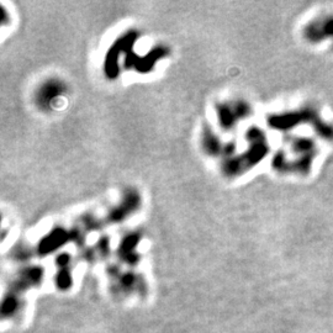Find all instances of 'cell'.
Segmentation results:
<instances>
[{"label":"cell","instance_id":"6da1fadb","mask_svg":"<svg viewBox=\"0 0 333 333\" xmlns=\"http://www.w3.org/2000/svg\"><path fill=\"white\" fill-rule=\"evenodd\" d=\"M140 37V34L137 31L131 30L127 31L126 34L117 39L114 42L113 46L109 48L108 53L105 56L104 61V73L106 78L110 80H115L117 78V76L120 74V67H119V57L121 54H127L131 51H134V45L136 44L137 39Z\"/></svg>","mask_w":333,"mask_h":333},{"label":"cell","instance_id":"7a4b0ae2","mask_svg":"<svg viewBox=\"0 0 333 333\" xmlns=\"http://www.w3.org/2000/svg\"><path fill=\"white\" fill-rule=\"evenodd\" d=\"M65 93H67V85L62 80L50 78L41 83L36 89L34 94V102L39 110L50 113Z\"/></svg>","mask_w":333,"mask_h":333},{"label":"cell","instance_id":"3957f363","mask_svg":"<svg viewBox=\"0 0 333 333\" xmlns=\"http://www.w3.org/2000/svg\"><path fill=\"white\" fill-rule=\"evenodd\" d=\"M168 53V48L163 47V46H158V47L152 48L151 52L143 57L137 56L134 51H131L130 53H127L125 56V67L135 68V70L140 72V73H148V72H151L152 68L154 67L157 61H159L160 58L165 57Z\"/></svg>","mask_w":333,"mask_h":333},{"label":"cell","instance_id":"277c9868","mask_svg":"<svg viewBox=\"0 0 333 333\" xmlns=\"http://www.w3.org/2000/svg\"><path fill=\"white\" fill-rule=\"evenodd\" d=\"M248 114V108L245 103L237 102L235 104L220 103L216 105V115L219 125L225 131L231 130L236 125L237 120L242 119Z\"/></svg>","mask_w":333,"mask_h":333},{"label":"cell","instance_id":"5b68a950","mask_svg":"<svg viewBox=\"0 0 333 333\" xmlns=\"http://www.w3.org/2000/svg\"><path fill=\"white\" fill-rule=\"evenodd\" d=\"M141 196L134 189H130L122 196L121 203L119 204L108 214V221L110 223H120L127 219L131 214H134L140 208Z\"/></svg>","mask_w":333,"mask_h":333},{"label":"cell","instance_id":"8992f818","mask_svg":"<svg viewBox=\"0 0 333 333\" xmlns=\"http://www.w3.org/2000/svg\"><path fill=\"white\" fill-rule=\"evenodd\" d=\"M202 147L208 156L216 157L223 156L226 145H223L222 141L219 139V136H216V134L210 127H205L202 136Z\"/></svg>","mask_w":333,"mask_h":333},{"label":"cell","instance_id":"52a82bcc","mask_svg":"<svg viewBox=\"0 0 333 333\" xmlns=\"http://www.w3.org/2000/svg\"><path fill=\"white\" fill-rule=\"evenodd\" d=\"M72 232H67L63 228H54L51 234H48L41 242V249L42 253H48V252L53 251L58 246H62L63 243L67 242L71 240Z\"/></svg>","mask_w":333,"mask_h":333}]
</instances>
